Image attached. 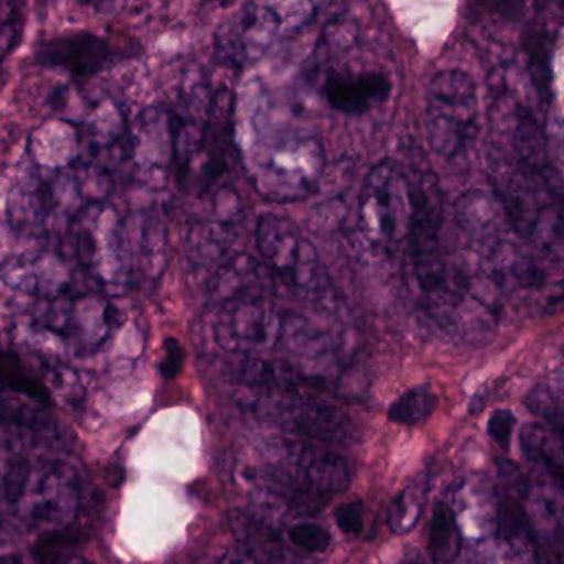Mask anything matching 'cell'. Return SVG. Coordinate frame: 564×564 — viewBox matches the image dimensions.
Wrapping results in <instances>:
<instances>
[{"label":"cell","mask_w":564,"mask_h":564,"mask_svg":"<svg viewBox=\"0 0 564 564\" xmlns=\"http://www.w3.org/2000/svg\"><path fill=\"white\" fill-rule=\"evenodd\" d=\"M259 451L253 491L292 513H316L332 495L351 484L348 462L318 442L273 437L263 441Z\"/></svg>","instance_id":"obj_1"},{"label":"cell","mask_w":564,"mask_h":564,"mask_svg":"<svg viewBox=\"0 0 564 564\" xmlns=\"http://www.w3.org/2000/svg\"><path fill=\"white\" fill-rule=\"evenodd\" d=\"M216 339L237 356L263 358L286 349L292 355L318 359L333 351L328 335L293 310L282 308L269 295H240L217 303Z\"/></svg>","instance_id":"obj_2"},{"label":"cell","mask_w":564,"mask_h":564,"mask_svg":"<svg viewBox=\"0 0 564 564\" xmlns=\"http://www.w3.org/2000/svg\"><path fill=\"white\" fill-rule=\"evenodd\" d=\"M457 227L477 257V272L497 293L540 289L543 270L521 246L497 199L480 191L465 194L457 206Z\"/></svg>","instance_id":"obj_3"},{"label":"cell","mask_w":564,"mask_h":564,"mask_svg":"<svg viewBox=\"0 0 564 564\" xmlns=\"http://www.w3.org/2000/svg\"><path fill=\"white\" fill-rule=\"evenodd\" d=\"M256 246L273 280L318 308H338V293L318 250L292 220L275 214L260 216Z\"/></svg>","instance_id":"obj_4"},{"label":"cell","mask_w":564,"mask_h":564,"mask_svg":"<svg viewBox=\"0 0 564 564\" xmlns=\"http://www.w3.org/2000/svg\"><path fill=\"white\" fill-rule=\"evenodd\" d=\"M250 173L269 200L292 203L310 196L325 171V150L315 134L273 131L253 140Z\"/></svg>","instance_id":"obj_5"},{"label":"cell","mask_w":564,"mask_h":564,"mask_svg":"<svg viewBox=\"0 0 564 564\" xmlns=\"http://www.w3.org/2000/svg\"><path fill=\"white\" fill-rule=\"evenodd\" d=\"M411 177L394 160L369 170L358 203V234L369 252L394 257L404 247L411 223Z\"/></svg>","instance_id":"obj_6"},{"label":"cell","mask_w":564,"mask_h":564,"mask_svg":"<svg viewBox=\"0 0 564 564\" xmlns=\"http://www.w3.org/2000/svg\"><path fill=\"white\" fill-rule=\"evenodd\" d=\"M425 128L432 151L444 161L467 156L480 130L477 85L460 68H445L429 82Z\"/></svg>","instance_id":"obj_7"},{"label":"cell","mask_w":564,"mask_h":564,"mask_svg":"<svg viewBox=\"0 0 564 564\" xmlns=\"http://www.w3.org/2000/svg\"><path fill=\"white\" fill-rule=\"evenodd\" d=\"M312 4H249L237 12L220 35L219 48L230 64L247 65L262 58L280 39L308 24Z\"/></svg>","instance_id":"obj_8"},{"label":"cell","mask_w":564,"mask_h":564,"mask_svg":"<svg viewBox=\"0 0 564 564\" xmlns=\"http://www.w3.org/2000/svg\"><path fill=\"white\" fill-rule=\"evenodd\" d=\"M247 408L256 417L270 422L283 431L318 444H339L351 441L355 425L348 414L313 398L253 392L246 399Z\"/></svg>","instance_id":"obj_9"},{"label":"cell","mask_w":564,"mask_h":564,"mask_svg":"<svg viewBox=\"0 0 564 564\" xmlns=\"http://www.w3.org/2000/svg\"><path fill=\"white\" fill-rule=\"evenodd\" d=\"M120 52L110 41L90 32H75L42 42L35 51L41 67L87 78L117 64Z\"/></svg>","instance_id":"obj_10"},{"label":"cell","mask_w":564,"mask_h":564,"mask_svg":"<svg viewBox=\"0 0 564 564\" xmlns=\"http://www.w3.org/2000/svg\"><path fill=\"white\" fill-rule=\"evenodd\" d=\"M392 82L381 70H332L323 78L319 95L332 110L361 117L391 98Z\"/></svg>","instance_id":"obj_11"},{"label":"cell","mask_w":564,"mask_h":564,"mask_svg":"<svg viewBox=\"0 0 564 564\" xmlns=\"http://www.w3.org/2000/svg\"><path fill=\"white\" fill-rule=\"evenodd\" d=\"M520 441L524 457L543 467L561 487L564 474L563 437L547 425L530 422L521 429Z\"/></svg>","instance_id":"obj_12"},{"label":"cell","mask_w":564,"mask_h":564,"mask_svg":"<svg viewBox=\"0 0 564 564\" xmlns=\"http://www.w3.org/2000/svg\"><path fill=\"white\" fill-rule=\"evenodd\" d=\"M232 528L239 534L240 547L249 551L257 560L265 564H292L282 538L262 521L249 514H242L236 518V524L232 523Z\"/></svg>","instance_id":"obj_13"},{"label":"cell","mask_w":564,"mask_h":564,"mask_svg":"<svg viewBox=\"0 0 564 564\" xmlns=\"http://www.w3.org/2000/svg\"><path fill=\"white\" fill-rule=\"evenodd\" d=\"M462 533L454 510L437 501L429 527V551L434 564H452L460 553Z\"/></svg>","instance_id":"obj_14"},{"label":"cell","mask_w":564,"mask_h":564,"mask_svg":"<svg viewBox=\"0 0 564 564\" xmlns=\"http://www.w3.org/2000/svg\"><path fill=\"white\" fill-rule=\"evenodd\" d=\"M0 386L25 398L34 399L41 404H52L51 392L45 388L44 382L32 375L31 369L19 359V356L4 349H0Z\"/></svg>","instance_id":"obj_15"},{"label":"cell","mask_w":564,"mask_h":564,"mask_svg":"<svg viewBox=\"0 0 564 564\" xmlns=\"http://www.w3.org/2000/svg\"><path fill=\"white\" fill-rule=\"evenodd\" d=\"M437 395L431 386H417L399 395L388 411L389 421L401 425H419L427 421L437 409Z\"/></svg>","instance_id":"obj_16"},{"label":"cell","mask_w":564,"mask_h":564,"mask_svg":"<svg viewBox=\"0 0 564 564\" xmlns=\"http://www.w3.org/2000/svg\"><path fill=\"white\" fill-rule=\"evenodd\" d=\"M425 494L421 484L409 485L392 500L389 508V527L395 534L409 533L417 524Z\"/></svg>","instance_id":"obj_17"},{"label":"cell","mask_w":564,"mask_h":564,"mask_svg":"<svg viewBox=\"0 0 564 564\" xmlns=\"http://www.w3.org/2000/svg\"><path fill=\"white\" fill-rule=\"evenodd\" d=\"M527 405L534 414L547 422V427L563 437V405L560 395L553 394V388L541 384L534 388L527 398Z\"/></svg>","instance_id":"obj_18"},{"label":"cell","mask_w":564,"mask_h":564,"mask_svg":"<svg viewBox=\"0 0 564 564\" xmlns=\"http://www.w3.org/2000/svg\"><path fill=\"white\" fill-rule=\"evenodd\" d=\"M289 540L292 541L293 546L306 553H322L332 544V534L319 524L303 521L290 528Z\"/></svg>","instance_id":"obj_19"},{"label":"cell","mask_w":564,"mask_h":564,"mask_svg":"<svg viewBox=\"0 0 564 564\" xmlns=\"http://www.w3.org/2000/svg\"><path fill=\"white\" fill-rule=\"evenodd\" d=\"M517 417L510 409H497L491 412L487 422V432L491 441L501 448V451H510L511 435H513Z\"/></svg>","instance_id":"obj_20"},{"label":"cell","mask_w":564,"mask_h":564,"mask_svg":"<svg viewBox=\"0 0 564 564\" xmlns=\"http://www.w3.org/2000/svg\"><path fill=\"white\" fill-rule=\"evenodd\" d=\"M21 29L19 12L14 6L0 4V61L18 44Z\"/></svg>","instance_id":"obj_21"},{"label":"cell","mask_w":564,"mask_h":564,"mask_svg":"<svg viewBox=\"0 0 564 564\" xmlns=\"http://www.w3.org/2000/svg\"><path fill=\"white\" fill-rule=\"evenodd\" d=\"M335 521L345 534H361L365 530V505L359 500L346 501L335 510Z\"/></svg>","instance_id":"obj_22"},{"label":"cell","mask_w":564,"mask_h":564,"mask_svg":"<svg viewBox=\"0 0 564 564\" xmlns=\"http://www.w3.org/2000/svg\"><path fill=\"white\" fill-rule=\"evenodd\" d=\"M163 359L160 362V371L163 378L176 379L184 365L183 345L176 338L164 339Z\"/></svg>","instance_id":"obj_23"},{"label":"cell","mask_w":564,"mask_h":564,"mask_svg":"<svg viewBox=\"0 0 564 564\" xmlns=\"http://www.w3.org/2000/svg\"><path fill=\"white\" fill-rule=\"evenodd\" d=\"M226 564H265L262 561L257 560L256 556L243 550V547H237L227 557Z\"/></svg>","instance_id":"obj_24"},{"label":"cell","mask_w":564,"mask_h":564,"mask_svg":"<svg viewBox=\"0 0 564 564\" xmlns=\"http://www.w3.org/2000/svg\"><path fill=\"white\" fill-rule=\"evenodd\" d=\"M0 564H24V561H22L21 554L8 553L0 556Z\"/></svg>","instance_id":"obj_25"},{"label":"cell","mask_w":564,"mask_h":564,"mask_svg":"<svg viewBox=\"0 0 564 564\" xmlns=\"http://www.w3.org/2000/svg\"><path fill=\"white\" fill-rule=\"evenodd\" d=\"M402 564H429V563H427V561H425V557L422 556V554L412 553V554H409V556L405 557L404 561H402Z\"/></svg>","instance_id":"obj_26"}]
</instances>
